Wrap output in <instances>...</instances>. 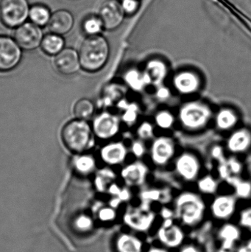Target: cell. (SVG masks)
Here are the masks:
<instances>
[{
    "label": "cell",
    "instance_id": "3",
    "mask_svg": "<svg viewBox=\"0 0 251 252\" xmlns=\"http://www.w3.org/2000/svg\"><path fill=\"white\" fill-rule=\"evenodd\" d=\"M92 127L83 120L69 121L61 130L63 145L75 154H82L88 149L92 142Z\"/></svg>",
    "mask_w": 251,
    "mask_h": 252
},
{
    "label": "cell",
    "instance_id": "21",
    "mask_svg": "<svg viewBox=\"0 0 251 252\" xmlns=\"http://www.w3.org/2000/svg\"><path fill=\"white\" fill-rule=\"evenodd\" d=\"M100 155L102 159L106 164L117 165L125 161L128 156V149L122 142H112L102 148Z\"/></svg>",
    "mask_w": 251,
    "mask_h": 252
},
{
    "label": "cell",
    "instance_id": "42",
    "mask_svg": "<svg viewBox=\"0 0 251 252\" xmlns=\"http://www.w3.org/2000/svg\"><path fill=\"white\" fill-rule=\"evenodd\" d=\"M237 252H251V240L240 246Z\"/></svg>",
    "mask_w": 251,
    "mask_h": 252
},
{
    "label": "cell",
    "instance_id": "43",
    "mask_svg": "<svg viewBox=\"0 0 251 252\" xmlns=\"http://www.w3.org/2000/svg\"><path fill=\"white\" fill-rule=\"evenodd\" d=\"M147 252H169L167 249L159 247H152Z\"/></svg>",
    "mask_w": 251,
    "mask_h": 252
},
{
    "label": "cell",
    "instance_id": "15",
    "mask_svg": "<svg viewBox=\"0 0 251 252\" xmlns=\"http://www.w3.org/2000/svg\"><path fill=\"white\" fill-rule=\"evenodd\" d=\"M174 88L180 94L188 95L197 93L201 85L200 77L193 71H181L172 80Z\"/></svg>",
    "mask_w": 251,
    "mask_h": 252
},
{
    "label": "cell",
    "instance_id": "9",
    "mask_svg": "<svg viewBox=\"0 0 251 252\" xmlns=\"http://www.w3.org/2000/svg\"><path fill=\"white\" fill-rule=\"evenodd\" d=\"M158 238L167 248L177 249L184 242L185 234L172 219H167L158 231Z\"/></svg>",
    "mask_w": 251,
    "mask_h": 252
},
{
    "label": "cell",
    "instance_id": "11",
    "mask_svg": "<svg viewBox=\"0 0 251 252\" xmlns=\"http://www.w3.org/2000/svg\"><path fill=\"white\" fill-rule=\"evenodd\" d=\"M156 219L155 213L145 209H134L127 212L124 216V222L137 232H147L153 224Z\"/></svg>",
    "mask_w": 251,
    "mask_h": 252
},
{
    "label": "cell",
    "instance_id": "31",
    "mask_svg": "<svg viewBox=\"0 0 251 252\" xmlns=\"http://www.w3.org/2000/svg\"><path fill=\"white\" fill-rule=\"evenodd\" d=\"M95 167V160L90 156H81L75 161V168L79 173H89Z\"/></svg>",
    "mask_w": 251,
    "mask_h": 252
},
{
    "label": "cell",
    "instance_id": "34",
    "mask_svg": "<svg viewBox=\"0 0 251 252\" xmlns=\"http://www.w3.org/2000/svg\"><path fill=\"white\" fill-rule=\"evenodd\" d=\"M236 195L240 198H247L251 195V184L249 182L236 181L234 182Z\"/></svg>",
    "mask_w": 251,
    "mask_h": 252
},
{
    "label": "cell",
    "instance_id": "38",
    "mask_svg": "<svg viewBox=\"0 0 251 252\" xmlns=\"http://www.w3.org/2000/svg\"><path fill=\"white\" fill-rule=\"evenodd\" d=\"M131 151L135 157L140 158L144 155L145 153V146L144 143L141 141H136L132 144Z\"/></svg>",
    "mask_w": 251,
    "mask_h": 252
},
{
    "label": "cell",
    "instance_id": "17",
    "mask_svg": "<svg viewBox=\"0 0 251 252\" xmlns=\"http://www.w3.org/2000/svg\"><path fill=\"white\" fill-rule=\"evenodd\" d=\"M218 237L220 252H233L236 244L240 241L241 231L237 225L227 223L220 228Z\"/></svg>",
    "mask_w": 251,
    "mask_h": 252
},
{
    "label": "cell",
    "instance_id": "25",
    "mask_svg": "<svg viewBox=\"0 0 251 252\" xmlns=\"http://www.w3.org/2000/svg\"><path fill=\"white\" fill-rule=\"evenodd\" d=\"M238 120V116L234 110L229 108H223L217 114L215 124L219 130H228L235 127Z\"/></svg>",
    "mask_w": 251,
    "mask_h": 252
},
{
    "label": "cell",
    "instance_id": "29",
    "mask_svg": "<svg viewBox=\"0 0 251 252\" xmlns=\"http://www.w3.org/2000/svg\"><path fill=\"white\" fill-rule=\"evenodd\" d=\"M94 106L88 99H81L74 106V115L77 119L87 121L94 115Z\"/></svg>",
    "mask_w": 251,
    "mask_h": 252
},
{
    "label": "cell",
    "instance_id": "37",
    "mask_svg": "<svg viewBox=\"0 0 251 252\" xmlns=\"http://www.w3.org/2000/svg\"><path fill=\"white\" fill-rule=\"evenodd\" d=\"M240 223L243 227L251 229V207L242 212L240 214Z\"/></svg>",
    "mask_w": 251,
    "mask_h": 252
},
{
    "label": "cell",
    "instance_id": "1",
    "mask_svg": "<svg viewBox=\"0 0 251 252\" xmlns=\"http://www.w3.org/2000/svg\"><path fill=\"white\" fill-rule=\"evenodd\" d=\"M110 47L100 35L87 36L81 43L78 56L81 67L88 72H96L104 67L109 60Z\"/></svg>",
    "mask_w": 251,
    "mask_h": 252
},
{
    "label": "cell",
    "instance_id": "44",
    "mask_svg": "<svg viewBox=\"0 0 251 252\" xmlns=\"http://www.w3.org/2000/svg\"><path fill=\"white\" fill-rule=\"evenodd\" d=\"M1 1H2V0H0V4H1Z\"/></svg>",
    "mask_w": 251,
    "mask_h": 252
},
{
    "label": "cell",
    "instance_id": "24",
    "mask_svg": "<svg viewBox=\"0 0 251 252\" xmlns=\"http://www.w3.org/2000/svg\"><path fill=\"white\" fill-rule=\"evenodd\" d=\"M65 41L62 35L57 34H47L43 37L41 48L48 56H56L64 49Z\"/></svg>",
    "mask_w": 251,
    "mask_h": 252
},
{
    "label": "cell",
    "instance_id": "33",
    "mask_svg": "<svg viewBox=\"0 0 251 252\" xmlns=\"http://www.w3.org/2000/svg\"><path fill=\"white\" fill-rule=\"evenodd\" d=\"M123 111L122 121L128 126L134 125L138 119L139 107L137 105L134 103H128Z\"/></svg>",
    "mask_w": 251,
    "mask_h": 252
},
{
    "label": "cell",
    "instance_id": "39",
    "mask_svg": "<svg viewBox=\"0 0 251 252\" xmlns=\"http://www.w3.org/2000/svg\"><path fill=\"white\" fill-rule=\"evenodd\" d=\"M156 96L159 100H166L170 97V91L166 87H162V85L158 87L156 90Z\"/></svg>",
    "mask_w": 251,
    "mask_h": 252
},
{
    "label": "cell",
    "instance_id": "7",
    "mask_svg": "<svg viewBox=\"0 0 251 252\" xmlns=\"http://www.w3.org/2000/svg\"><path fill=\"white\" fill-rule=\"evenodd\" d=\"M22 57V48L14 38L0 35V72H9L17 67Z\"/></svg>",
    "mask_w": 251,
    "mask_h": 252
},
{
    "label": "cell",
    "instance_id": "20",
    "mask_svg": "<svg viewBox=\"0 0 251 252\" xmlns=\"http://www.w3.org/2000/svg\"><path fill=\"white\" fill-rule=\"evenodd\" d=\"M147 173L148 169L145 164L141 162H134L122 169L121 176L128 186H140L145 182Z\"/></svg>",
    "mask_w": 251,
    "mask_h": 252
},
{
    "label": "cell",
    "instance_id": "8",
    "mask_svg": "<svg viewBox=\"0 0 251 252\" xmlns=\"http://www.w3.org/2000/svg\"><path fill=\"white\" fill-rule=\"evenodd\" d=\"M120 128V121L116 115L103 112L94 119L93 133L99 139H109L116 136Z\"/></svg>",
    "mask_w": 251,
    "mask_h": 252
},
{
    "label": "cell",
    "instance_id": "32",
    "mask_svg": "<svg viewBox=\"0 0 251 252\" xmlns=\"http://www.w3.org/2000/svg\"><path fill=\"white\" fill-rule=\"evenodd\" d=\"M197 187L203 193L214 194L218 190V184L212 176H206L199 180Z\"/></svg>",
    "mask_w": 251,
    "mask_h": 252
},
{
    "label": "cell",
    "instance_id": "4",
    "mask_svg": "<svg viewBox=\"0 0 251 252\" xmlns=\"http://www.w3.org/2000/svg\"><path fill=\"white\" fill-rule=\"evenodd\" d=\"M212 116V111L209 106L200 101L185 103L178 113L181 125L190 130H198L206 127Z\"/></svg>",
    "mask_w": 251,
    "mask_h": 252
},
{
    "label": "cell",
    "instance_id": "13",
    "mask_svg": "<svg viewBox=\"0 0 251 252\" xmlns=\"http://www.w3.org/2000/svg\"><path fill=\"white\" fill-rule=\"evenodd\" d=\"M54 66L57 72L63 75H72L81 67L78 53L74 49L64 48L54 59Z\"/></svg>",
    "mask_w": 251,
    "mask_h": 252
},
{
    "label": "cell",
    "instance_id": "10",
    "mask_svg": "<svg viewBox=\"0 0 251 252\" xmlns=\"http://www.w3.org/2000/svg\"><path fill=\"white\" fill-rule=\"evenodd\" d=\"M122 4L116 0H108L102 4L99 12L105 29L112 31L116 29L122 23L124 19Z\"/></svg>",
    "mask_w": 251,
    "mask_h": 252
},
{
    "label": "cell",
    "instance_id": "12",
    "mask_svg": "<svg viewBox=\"0 0 251 252\" xmlns=\"http://www.w3.org/2000/svg\"><path fill=\"white\" fill-rule=\"evenodd\" d=\"M175 154V145L170 138L161 136L155 139L152 144L150 155L156 165L167 164Z\"/></svg>",
    "mask_w": 251,
    "mask_h": 252
},
{
    "label": "cell",
    "instance_id": "28",
    "mask_svg": "<svg viewBox=\"0 0 251 252\" xmlns=\"http://www.w3.org/2000/svg\"><path fill=\"white\" fill-rule=\"evenodd\" d=\"M123 78L127 85L134 91H142L147 86L144 81L143 72H140L137 69H128L124 75Z\"/></svg>",
    "mask_w": 251,
    "mask_h": 252
},
{
    "label": "cell",
    "instance_id": "40",
    "mask_svg": "<svg viewBox=\"0 0 251 252\" xmlns=\"http://www.w3.org/2000/svg\"><path fill=\"white\" fill-rule=\"evenodd\" d=\"M229 166L230 169H231V171L233 172L234 173H236V174H237V173H239L240 171H241V164H240L238 161H234V160H232V161H231V163H230Z\"/></svg>",
    "mask_w": 251,
    "mask_h": 252
},
{
    "label": "cell",
    "instance_id": "41",
    "mask_svg": "<svg viewBox=\"0 0 251 252\" xmlns=\"http://www.w3.org/2000/svg\"><path fill=\"white\" fill-rule=\"evenodd\" d=\"M179 252H200V250L196 246L189 244L181 247Z\"/></svg>",
    "mask_w": 251,
    "mask_h": 252
},
{
    "label": "cell",
    "instance_id": "22",
    "mask_svg": "<svg viewBox=\"0 0 251 252\" xmlns=\"http://www.w3.org/2000/svg\"><path fill=\"white\" fill-rule=\"evenodd\" d=\"M251 146V133L246 128H240L233 132L227 141V148L230 152L241 154Z\"/></svg>",
    "mask_w": 251,
    "mask_h": 252
},
{
    "label": "cell",
    "instance_id": "6",
    "mask_svg": "<svg viewBox=\"0 0 251 252\" xmlns=\"http://www.w3.org/2000/svg\"><path fill=\"white\" fill-rule=\"evenodd\" d=\"M13 37L22 50L32 51L41 47L44 35L40 27L26 22L15 29Z\"/></svg>",
    "mask_w": 251,
    "mask_h": 252
},
{
    "label": "cell",
    "instance_id": "16",
    "mask_svg": "<svg viewBox=\"0 0 251 252\" xmlns=\"http://www.w3.org/2000/svg\"><path fill=\"white\" fill-rule=\"evenodd\" d=\"M237 207V200L231 195H218L211 204L212 216L221 220H227L234 216Z\"/></svg>",
    "mask_w": 251,
    "mask_h": 252
},
{
    "label": "cell",
    "instance_id": "5",
    "mask_svg": "<svg viewBox=\"0 0 251 252\" xmlns=\"http://www.w3.org/2000/svg\"><path fill=\"white\" fill-rule=\"evenodd\" d=\"M29 8L28 0H2L0 21L6 28L16 29L29 19Z\"/></svg>",
    "mask_w": 251,
    "mask_h": 252
},
{
    "label": "cell",
    "instance_id": "19",
    "mask_svg": "<svg viewBox=\"0 0 251 252\" xmlns=\"http://www.w3.org/2000/svg\"><path fill=\"white\" fill-rule=\"evenodd\" d=\"M167 72V66L163 61L152 59L146 64L143 75L147 85L159 87L166 78Z\"/></svg>",
    "mask_w": 251,
    "mask_h": 252
},
{
    "label": "cell",
    "instance_id": "36",
    "mask_svg": "<svg viewBox=\"0 0 251 252\" xmlns=\"http://www.w3.org/2000/svg\"><path fill=\"white\" fill-rule=\"evenodd\" d=\"M121 4L125 13L133 14L137 11L139 3L138 0H123Z\"/></svg>",
    "mask_w": 251,
    "mask_h": 252
},
{
    "label": "cell",
    "instance_id": "2",
    "mask_svg": "<svg viewBox=\"0 0 251 252\" xmlns=\"http://www.w3.org/2000/svg\"><path fill=\"white\" fill-rule=\"evenodd\" d=\"M206 212V204L201 197L192 192H184L177 197L175 214L183 225L193 227L202 221Z\"/></svg>",
    "mask_w": 251,
    "mask_h": 252
},
{
    "label": "cell",
    "instance_id": "18",
    "mask_svg": "<svg viewBox=\"0 0 251 252\" xmlns=\"http://www.w3.org/2000/svg\"><path fill=\"white\" fill-rule=\"evenodd\" d=\"M74 24L75 19L70 11L59 10L52 13L48 27L50 32L63 36L72 31Z\"/></svg>",
    "mask_w": 251,
    "mask_h": 252
},
{
    "label": "cell",
    "instance_id": "26",
    "mask_svg": "<svg viewBox=\"0 0 251 252\" xmlns=\"http://www.w3.org/2000/svg\"><path fill=\"white\" fill-rule=\"evenodd\" d=\"M52 13L50 8L44 4H33L29 8V21L40 28L48 25Z\"/></svg>",
    "mask_w": 251,
    "mask_h": 252
},
{
    "label": "cell",
    "instance_id": "27",
    "mask_svg": "<svg viewBox=\"0 0 251 252\" xmlns=\"http://www.w3.org/2000/svg\"><path fill=\"white\" fill-rule=\"evenodd\" d=\"M103 28L100 16L96 15H88L81 22V31L86 36L100 35Z\"/></svg>",
    "mask_w": 251,
    "mask_h": 252
},
{
    "label": "cell",
    "instance_id": "23",
    "mask_svg": "<svg viewBox=\"0 0 251 252\" xmlns=\"http://www.w3.org/2000/svg\"><path fill=\"white\" fill-rule=\"evenodd\" d=\"M116 247L118 252H142L143 242L133 234L122 233L116 239Z\"/></svg>",
    "mask_w": 251,
    "mask_h": 252
},
{
    "label": "cell",
    "instance_id": "35",
    "mask_svg": "<svg viewBox=\"0 0 251 252\" xmlns=\"http://www.w3.org/2000/svg\"><path fill=\"white\" fill-rule=\"evenodd\" d=\"M137 135L143 140L151 139L154 136L153 126L147 121L143 122L137 129Z\"/></svg>",
    "mask_w": 251,
    "mask_h": 252
},
{
    "label": "cell",
    "instance_id": "14",
    "mask_svg": "<svg viewBox=\"0 0 251 252\" xmlns=\"http://www.w3.org/2000/svg\"><path fill=\"white\" fill-rule=\"evenodd\" d=\"M177 173L186 181H193L197 179L200 170L198 158L194 154L184 153L178 157L175 161Z\"/></svg>",
    "mask_w": 251,
    "mask_h": 252
},
{
    "label": "cell",
    "instance_id": "30",
    "mask_svg": "<svg viewBox=\"0 0 251 252\" xmlns=\"http://www.w3.org/2000/svg\"><path fill=\"white\" fill-rule=\"evenodd\" d=\"M155 123L162 129H169L175 124V117L169 111L163 110L157 112L155 116Z\"/></svg>",
    "mask_w": 251,
    "mask_h": 252
}]
</instances>
